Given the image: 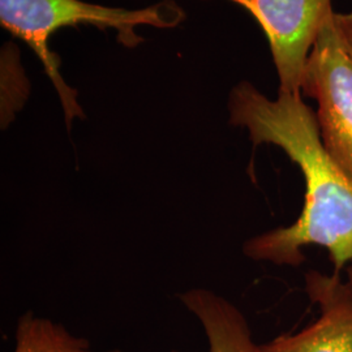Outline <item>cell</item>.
Wrapping results in <instances>:
<instances>
[{"label": "cell", "instance_id": "2", "mask_svg": "<svg viewBox=\"0 0 352 352\" xmlns=\"http://www.w3.org/2000/svg\"><path fill=\"white\" fill-rule=\"evenodd\" d=\"M184 12L174 1L166 0L149 8L128 11L90 4L81 0H0V23L14 37L23 39L37 54L46 74L55 85L63 104L65 120L71 126L84 113L76 101V91L64 82L59 62L49 50V38L63 26L90 24L101 29L113 28L122 43L136 46L142 39L135 33L139 25L174 28Z\"/></svg>", "mask_w": 352, "mask_h": 352}, {"label": "cell", "instance_id": "4", "mask_svg": "<svg viewBox=\"0 0 352 352\" xmlns=\"http://www.w3.org/2000/svg\"><path fill=\"white\" fill-rule=\"evenodd\" d=\"M244 7L267 38L279 91L302 94V74L320 30L336 13L333 0H230Z\"/></svg>", "mask_w": 352, "mask_h": 352}, {"label": "cell", "instance_id": "5", "mask_svg": "<svg viewBox=\"0 0 352 352\" xmlns=\"http://www.w3.org/2000/svg\"><path fill=\"white\" fill-rule=\"evenodd\" d=\"M305 292L320 316L296 333L280 334L263 352H352V294L340 274L308 272Z\"/></svg>", "mask_w": 352, "mask_h": 352}, {"label": "cell", "instance_id": "6", "mask_svg": "<svg viewBox=\"0 0 352 352\" xmlns=\"http://www.w3.org/2000/svg\"><path fill=\"white\" fill-rule=\"evenodd\" d=\"M180 300L200 321L209 352H263L261 344L253 340L247 317L235 304L204 289H189Z\"/></svg>", "mask_w": 352, "mask_h": 352}, {"label": "cell", "instance_id": "8", "mask_svg": "<svg viewBox=\"0 0 352 352\" xmlns=\"http://www.w3.org/2000/svg\"><path fill=\"white\" fill-rule=\"evenodd\" d=\"M337 23L340 26L342 37L352 55V11L349 12H337Z\"/></svg>", "mask_w": 352, "mask_h": 352}, {"label": "cell", "instance_id": "9", "mask_svg": "<svg viewBox=\"0 0 352 352\" xmlns=\"http://www.w3.org/2000/svg\"><path fill=\"white\" fill-rule=\"evenodd\" d=\"M346 283H347V286H349V289L351 291L352 294V266L351 267H349V270H347V278H346Z\"/></svg>", "mask_w": 352, "mask_h": 352}, {"label": "cell", "instance_id": "3", "mask_svg": "<svg viewBox=\"0 0 352 352\" xmlns=\"http://www.w3.org/2000/svg\"><path fill=\"white\" fill-rule=\"evenodd\" d=\"M302 96L317 103L316 120L329 154L352 177V55L334 13L308 55Z\"/></svg>", "mask_w": 352, "mask_h": 352}, {"label": "cell", "instance_id": "1", "mask_svg": "<svg viewBox=\"0 0 352 352\" xmlns=\"http://www.w3.org/2000/svg\"><path fill=\"white\" fill-rule=\"evenodd\" d=\"M228 113L230 124L247 129L254 146L269 144L285 151L305 184L298 219L247 240L244 254L254 261L299 266L304 248L322 247L340 274L352 263V177L325 149L315 111L302 94L278 90L272 100L243 81L230 93Z\"/></svg>", "mask_w": 352, "mask_h": 352}, {"label": "cell", "instance_id": "7", "mask_svg": "<svg viewBox=\"0 0 352 352\" xmlns=\"http://www.w3.org/2000/svg\"><path fill=\"white\" fill-rule=\"evenodd\" d=\"M13 352H94L88 340L76 337L63 325L32 312L19 318ZM103 352H122L110 350Z\"/></svg>", "mask_w": 352, "mask_h": 352}]
</instances>
